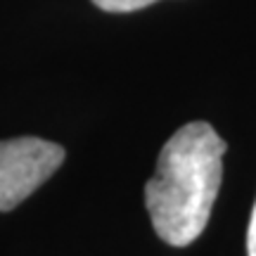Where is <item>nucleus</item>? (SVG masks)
Here are the masks:
<instances>
[{
	"mask_svg": "<svg viewBox=\"0 0 256 256\" xmlns=\"http://www.w3.org/2000/svg\"><path fill=\"white\" fill-rule=\"evenodd\" d=\"M226 150V140L206 121L180 126L162 147L145 185V206L166 244L188 247L204 232L223 180Z\"/></svg>",
	"mask_w": 256,
	"mask_h": 256,
	"instance_id": "nucleus-1",
	"label": "nucleus"
},
{
	"mask_svg": "<svg viewBox=\"0 0 256 256\" xmlns=\"http://www.w3.org/2000/svg\"><path fill=\"white\" fill-rule=\"evenodd\" d=\"M64 162V147L43 138L0 140V211L19 206Z\"/></svg>",
	"mask_w": 256,
	"mask_h": 256,
	"instance_id": "nucleus-2",
	"label": "nucleus"
},
{
	"mask_svg": "<svg viewBox=\"0 0 256 256\" xmlns=\"http://www.w3.org/2000/svg\"><path fill=\"white\" fill-rule=\"evenodd\" d=\"M104 12H136L147 5H154L159 0H92Z\"/></svg>",
	"mask_w": 256,
	"mask_h": 256,
	"instance_id": "nucleus-3",
	"label": "nucleus"
},
{
	"mask_svg": "<svg viewBox=\"0 0 256 256\" xmlns=\"http://www.w3.org/2000/svg\"><path fill=\"white\" fill-rule=\"evenodd\" d=\"M247 256H256V202H254L249 228H247Z\"/></svg>",
	"mask_w": 256,
	"mask_h": 256,
	"instance_id": "nucleus-4",
	"label": "nucleus"
}]
</instances>
